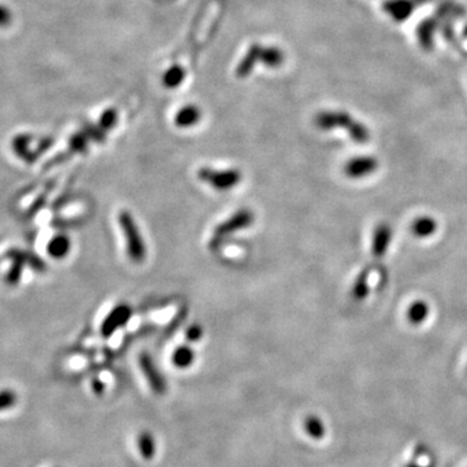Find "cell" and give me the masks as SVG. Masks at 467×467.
Listing matches in <instances>:
<instances>
[{
  "instance_id": "6da1fadb",
  "label": "cell",
  "mask_w": 467,
  "mask_h": 467,
  "mask_svg": "<svg viewBox=\"0 0 467 467\" xmlns=\"http://www.w3.org/2000/svg\"><path fill=\"white\" fill-rule=\"evenodd\" d=\"M316 124L323 130L344 129L356 143L362 145L369 142V129L356 118L350 117L347 112H323L316 117Z\"/></svg>"
},
{
  "instance_id": "7402d4cb",
  "label": "cell",
  "mask_w": 467,
  "mask_h": 467,
  "mask_svg": "<svg viewBox=\"0 0 467 467\" xmlns=\"http://www.w3.org/2000/svg\"><path fill=\"white\" fill-rule=\"evenodd\" d=\"M12 22V13L8 8L0 6V26L6 28Z\"/></svg>"
},
{
  "instance_id": "5b68a950",
  "label": "cell",
  "mask_w": 467,
  "mask_h": 467,
  "mask_svg": "<svg viewBox=\"0 0 467 467\" xmlns=\"http://www.w3.org/2000/svg\"><path fill=\"white\" fill-rule=\"evenodd\" d=\"M379 167V161L374 156H360L352 158L344 167V173L352 179H361L374 174Z\"/></svg>"
},
{
  "instance_id": "ac0fdd59",
  "label": "cell",
  "mask_w": 467,
  "mask_h": 467,
  "mask_svg": "<svg viewBox=\"0 0 467 467\" xmlns=\"http://www.w3.org/2000/svg\"><path fill=\"white\" fill-rule=\"evenodd\" d=\"M88 148V142L86 138L83 136H73L70 139V149L73 152H83Z\"/></svg>"
},
{
  "instance_id": "603a6c76",
  "label": "cell",
  "mask_w": 467,
  "mask_h": 467,
  "mask_svg": "<svg viewBox=\"0 0 467 467\" xmlns=\"http://www.w3.org/2000/svg\"><path fill=\"white\" fill-rule=\"evenodd\" d=\"M13 401H15V393L13 392L0 393V409H3L4 407H10V404H12Z\"/></svg>"
},
{
  "instance_id": "30bf717a",
  "label": "cell",
  "mask_w": 467,
  "mask_h": 467,
  "mask_svg": "<svg viewBox=\"0 0 467 467\" xmlns=\"http://www.w3.org/2000/svg\"><path fill=\"white\" fill-rule=\"evenodd\" d=\"M439 25H440V21L436 17L423 19L419 24L418 29H417V38L423 49H432Z\"/></svg>"
},
{
  "instance_id": "d6986e66",
  "label": "cell",
  "mask_w": 467,
  "mask_h": 467,
  "mask_svg": "<svg viewBox=\"0 0 467 467\" xmlns=\"http://www.w3.org/2000/svg\"><path fill=\"white\" fill-rule=\"evenodd\" d=\"M15 261H16V263L13 265L12 270H10L8 277H7V281H8V283H10V284H15V283L19 282V277H21V274H22V265L25 263L24 261H21V260H15Z\"/></svg>"
},
{
  "instance_id": "ffe728a7",
  "label": "cell",
  "mask_w": 467,
  "mask_h": 467,
  "mask_svg": "<svg viewBox=\"0 0 467 467\" xmlns=\"http://www.w3.org/2000/svg\"><path fill=\"white\" fill-rule=\"evenodd\" d=\"M140 448H142V450H143V454L147 456V457H149V456L154 453L155 448H154V441H152L151 435H148V434L142 435V439H140Z\"/></svg>"
},
{
  "instance_id": "2e32d148",
  "label": "cell",
  "mask_w": 467,
  "mask_h": 467,
  "mask_svg": "<svg viewBox=\"0 0 467 467\" xmlns=\"http://www.w3.org/2000/svg\"><path fill=\"white\" fill-rule=\"evenodd\" d=\"M195 354L190 347H179L173 354V363L177 368L186 369L194 362Z\"/></svg>"
},
{
  "instance_id": "cb8c5ba5",
  "label": "cell",
  "mask_w": 467,
  "mask_h": 467,
  "mask_svg": "<svg viewBox=\"0 0 467 467\" xmlns=\"http://www.w3.org/2000/svg\"><path fill=\"white\" fill-rule=\"evenodd\" d=\"M186 336H187V339L190 341H196L197 339H200V336H202V329L199 326H191L187 330Z\"/></svg>"
},
{
  "instance_id": "e0dca14e",
  "label": "cell",
  "mask_w": 467,
  "mask_h": 467,
  "mask_svg": "<svg viewBox=\"0 0 467 467\" xmlns=\"http://www.w3.org/2000/svg\"><path fill=\"white\" fill-rule=\"evenodd\" d=\"M30 140H31V138L28 136H19L13 140V148H15L16 154L19 157L25 158L28 163L34 161V157H31L33 154L30 152L29 149Z\"/></svg>"
},
{
  "instance_id": "9c48e42d",
  "label": "cell",
  "mask_w": 467,
  "mask_h": 467,
  "mask_svg": "<svg viewBox=\"0 0 467 467\" xmlns=\"http://www.w3.org/2000/svg\"><path fill=\"white\" fill-rule=\"evenodd\" d=\"M467 10L465 7H462L459 3H456L454 0H440L438 4V8L435 12V17L443 22V21H452L453 19H459L466 17Z\"/></svg>"
},
{
  "instance_id": "d4e9b609",
  "label": "cell",
  "mask_w": 467,
  "mask_h": 467,
  "mask_svg": "<svg viewBox=\"0 0 467 467\" xmlns=\"http://www.w3.org/2000/svg\"><path fill=\"white\" fill-rule=\"evenodd\" d=\"M429 1H432V0H414V3H416L417 7H418V6H423V4H426V3H429Z\"/></svg>"
},
{
  "instance_id": "4fadbf2b",
  "label": "cell",
  "mask_w": 467,
  "mask_h": 467,
  "mask_svg": "<svg viewBox=\"0 0 467 467\" xmlns=\"http://www.w3.org/2000/svg\"><path fill=\"white\" fill-rule=\"evenodd\" d=\"M371 268H366L359 274L356 282L352 287V297L354 302H361L369 295V278Z\"/></svg>"
},
{
  "instance_id": "7c38bea8",
  "label": "cell",
  "mask_w": 467,
  "mask_h": 467,
  "mask_svg": "<svg viewBox=\"0 0 467 467\" xmlns=\"http://www.w3.org/2000/svg\"><path fill=\"white\" fill-rule=\"evenodd\" d=\"M70 240L64 234L54 236L47 244V252L54 259H64L70 251Z\"/></svg>"
},
{
  "instance_id": "3957f363",
  "label": "cell",
  "mask_w": 467,
  "mask_h": 467,
  "mask_svg": "<svg viewBox=\"0 0 467 467\" xmlns=\"http://www.w3.org/2000/svg\"><path fill=\"white\" fill-rule=\"evenodd\" d=\"M253 220H254L253 213L248 209H242V211L233 214L229 220H226L224 222L215 227L213 235H212V239H211V243H209L211 248L212 249L218 248L229 236H231L234 234L251 226L253 224Z\"/></svg>"
},
{
  "instance_id": "9a60e30c",
  "label": "cell",
  "mask_w": 467,
  "mask_h": 467,
  "mask_svg": "<svg viewBox=\"0 0 467 467\" xmlns=\"http://www.w3.org/2000/svg\"><path fill=\"white\" fill-rule=\"evenodd\" d=\"M428 314H429V306L427 302L418 300L409 306L408 320L413 325H422L427 320Z\"/></svg>"
},
{
  "instance_id": "44dd1931",
  "label": "cell",
  "mask_w": 467,
  "mask_h": 467,
  "mask_svg": "<svg viewBox=\"0 0 467 467\" xmlns=\"http://www.w3.org/2000/svg\"><path fill=\"white\" fill-rule=\"evenodd\" d=\"M196 118H197V116H196L195 112L186 110L178 117V124H179V126H190L191 124H194Z\"/></svg>"
},
{
  "instance_id": "8fae6325",
  "label": "cell",
  "mask_w": 467,
  "mask_h": 467,
  "mask_svg": "<svg viewBox=\"0 0 467 467\" xmlns=\"http://www.w3.org/2000/svg\"><path fill=\"white\" fill-rule=\"evenodd\" d=\"M438 221L431 215H422L411 224V233L417 238H429L438 231Z\"/></svg>"
},
{
  "instance_id": "7a4b0ae2",
  "label": "cell",
  "mask_w": 467,
  "mask_h": 467,
  "mask_svg": "<svg viewBox=\"0 0 467 467\" xmlns=\"http://www.w3.org/2000/svg\"><path fill=\"white\" fill-rule=\"evenodd\" d=\"M118 224L126 239L127 256L133 263H143L147 254L146 245L133 215L126 211L121 212L118 215Z\"/></svg>"
},
{
  "instance_id": "ba28073f",
  "label": "cell",
  "mask_w": 467,
  "mask_h": 467,
  "mask_svg": "<svg viewBox=\"0 0 467 467\" xmlns=\"http://www.w3.org/2000/svg\"><path fill=\"white\" fill-rule=\"evenodd\" d=\"M414 0H386L383 3V10L398 22L408 19L416 10Z\"/></svg>"
},
{
  "instance_id": "52a82bcc",
  "label": "cell",
  "mask_w": 467,
  "mask_h": 467,
  "mask_svg": "<svg viewBox=\"0 0 467 467\" xmlns=\"http://www.w3.org/2000/svg\"><path fill=\"white\" fill-rule=\"evenodd\" d=\"M392 227L388 224H380L375 227L371 240V254L375 260H380L388 251L392 242Z\"/></svg>"
},
{
  "instance_id": "5bb4252c",
  "label": "cell",
  "mask_w": 467,
  "mask_h": 467,
  "mask_svg": "<svg viewBox=\"0 0 467 467\" xmlns=\"http://www.w3.org/2000/svg\"><path fill=\"white\" fill-rule=\"evenodd\" d=\"M140 366H142V369L145 371L147 378L149 380L151 386L155 389H163V387H164L163 378L160 377V374H158V371L156 370L154 362H152V360H151L148 356H142V359H140Z\"/></svg>"
},
{
  "instance_id": "8992f818",
  "label": "cell",
  "mask_w": 467,
  "mask_h": 467,
  "mask_svg": "<svg viewBox=\"0 0 467 467\" xmlns=\"http://www.w3.org/2000/svg\"><path fill=\"white\" fill-rule=\"evenodd\" d=\"M131 317V309L126 305H118L109 313L106 321L101 325V335L104 338L112 336L118 329H121Z\"/></svg>"
},
{
  "instance_id": "484cf974",
  "label": "cell",
  "mask_w": 467,
  "mask_h": 467,
  "mask_svg": "<svg viewBox=\"0 0 467 467\" xmlns=\"http://www.w3.org/2000/svg\"><path fill=\"white\" fill-rule=\"evenodd\" d=\"M464 35L467 38V25L465 26V29H464Z\"/></svg>"
},
{
  "instance_id": "277c9868",
  "label": "cell",
  "mask_w": 467,
  "mask_h": 467,
  "mask_svg": "<svg viewBox=\"0 0 467 467\" xmlns=\"http://www.w3.org/2000/svg\"><path fill=\"white\" fill-rule=\"evenodd\" d=\"M197 175L200 181H203L206 185L212 186L214 190L218 191L231 190L242 181V174L235 169L215 170L211 167H202Z\"/></svg>"
}]
</instances>
